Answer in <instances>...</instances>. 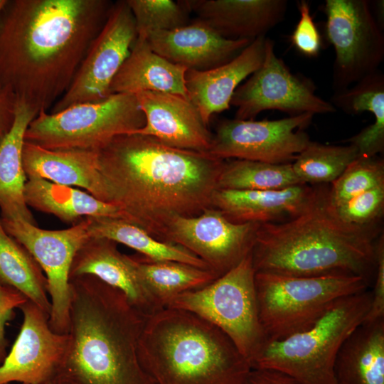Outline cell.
<instances>
[{"label": "cell", "instance_id": "cell-1", "mask_svg": "<svg viewBox=\"0 0 384 384\" xmlns=\"http://www.w3.org/2000/svg\"><path fill=\"white\" fill-rule=\"evenodd\" d=\"M113 3L9 1L0 18V83L38 113L70 87Z\"/></svg>", "mask_w": 384, "mask_h": 384}, {"label": "cell", "instance_id": "cell-2", "mask_svg": "<svg viewBox=\"0 0 384 384\" xmlns=\"http://www.w3.org/2000/svg\"><path fill=\"white\" fill-rule=\"evenodd\" d=\"M97 153L109 203L160 241L174 218L212 208L225 161L139 134L117 136Z\"/></svg>", "mask_w": 384, "mask_h": 384}, {"label": "cell", "instance_id": "cell-3", "mask_svg": "<svg viewBox=\"0 0 384 384\" xmlns=\"http://www.w3.org/2000/svg\"><path fill=\"white\" fill-rule=\"evenodd\" d=\"M69 282V343L55 378L71 384H155L138 353L147 316L95 276Z\"/></svg>", "mask_w": 384, "mask_h": 384}, {"label": "cell", "instance_id": "cell-4", "mask_svg": "<svg viewBox=\"0 0 384 384\" xmlns=\"http://www.w3.org/2000/svg\"><path fill=\"white\" fill-rule=\"evenodd\" d=\"M378 224L342 220L329 198V188H316L306 208L279 223H261L252 251L255 272L297 277L360 276L369 284L375 270Z\"/></svg>", "mask_w": 384, "mask_h": 384}, {"label": "cell", "instance_id": "cell-5", "mask_svg": "<svg viewBox=\"0 0 384 384\" xmlns=\"http://www.w3.org/2000/svg\"><path fill=\"white\" fill-rule=\"evenodd\" d=\"M138 351L155 384H246L252 370L224 332L181 309L147 316Z\"/></svg>", "mask_w": 384, "mask_h": 384}, {"label": "cell", "instance_id": "cell-6", "mask_svg": "<svg viewBox=\"0 0 384 384\" xmlns=\"http://www.w3.org/2000/svg\"><path fill=\"white\" fill-rule=\"evenodd\" d=\"M371 299L368 289L339 299L309 329L267 341L252 361V368L274 370L299 384H336L338 351L363 322Z\"/></svg>", "mask_w": 384, "mask_h": 384}, {"label": "cell", "instance_id": "cell-7", "mask_svg": "<svg viewBox=\"0 0 384 384\" xmlns=\"http://www.w3.org/2000/svg\"><path fill=\"white\" fill-rule=\"evenodd\" d=\"M260 320L267 341L309 329L339 299L367 290L362 277H297L255 272Z\"/></svg>", "mask_w": 384, "mask_h": 384}, {"label": "cell", "instance_id": "cell-8", "mask_svg": "<svg viewBox=\"0 0 384 384\" xmlns=\"http://www.w3.org/2000/svg\"><path fill=\"white\" fill-rule=\"evenodd\" d=\"M144 124L135 95L117 93L58 112L41 110L28 126L24 140L51 150L97 151L114 137L132 134Z\"/></svg>", "mask_w": 384, "mask_h": 384}, {"label": "cell", "instance_id": "cell-9", "mask_svg": "<svg viewBox=\"0 0 384 384\" xmlns=\"http://www.w3.org/2000/svg\"><path fill=\"white\" fill-rule=\"evenodd\" d=\"M255 276L251 252L208 284L173 297L165 308L191 312L215 326L251 365L267 342L259 316Z\"/></svg>", "mask_w": 384, "mask_h": 384}, {"label": "cell", "instance_id": "cell-10", "mask_svg": "<svg viewBox=\"0 0 384 384\" xmlns=\"http://www.w3.org/2000/svg\"><path fill=\"white\" fill-rule=\"evenodd\" d=\"M324 10L337 92L377 72L384 59V36L366 0H326Z\"/></svg>", "mask_w": 384, "mask_h": 384}, {"label": "cell", "instance_id": "cell-11", "mask_svg": "<svg viewBox=\"0 0 384 384\" xmlns=\"http://www.w3.org/2000/svg\"><path fill=\"white\" fill-rule=\"evenodd\" d=\"M314 84L291 73L274 51L273 41L266 38L261 66L234 92L230 105L236 108L235 119H254L265 110H275L290 116L304 113L329 114L336 111L319 97Z\"/></svg>", "mask_w": 384, "mask_h": 384}, {"label": "cell", "instance_id": "cell-12", "mask_svg": "<svg viewBox=\"0 0 384 384\" xmlns=\"http://www.w3.org/2000/svg\"><path fill=\"white\" fill-rule=\"evenodd\" d=\"M313 117L304 113L276 120H221L208 153L223 160L291 164L311 141L303 129Z\"/></svg>", "mask_w": 384, "mask_h": 384}, {"label": "cell", "instance_id": "cell-13", "mask_svg": "<svg viewBox=\"0 0 384 384\" xmlns=\"http://www.w3.org/2000/svg\"><path fill=\"white\" fill-rule=\"evenodd\" d=\"M137 32L126 1L113 3L102 28L91 43L70 87L50 112L110 96L111 82L129 56Z\"/></svg>", "mask_w": 384, "mask_h": 384}, {"label": "cell", "instance_id": "cell-14", "mask_svg": "<svg viewBox=\"0 0 384 384\" xmlns=\"http://www.w3.org/2000/svg\"><path fill=\"white\" fill-rule=\"evenodd\" d=\"M1 220L6 231L27 249L45 273L51 304L50 329L60 334H68L70 271L76 252L90 237L87 218L63 230L42 229L21 220Z\"/></svg>", "mask_w": 384, "mask_h": 384}, {"label": "cell", "instance_id": "cell-15", "mask_svg": "<svg viewBox=\"0 0 384 384\" xmlns=\"http://www.w3.org/2000/svg\"><path fill=\"white\" fill-rule=\"evenodd\" d=\"M260 224L233 223L212 207L197 216L174 218L161 241L186 248L220 277L252 252Z\"/></svg>", "mask_w": 384, "mask_h": 384}, {"label": "cell", "instance_id": "cell-16", "mask_svg": "<svg viewBox=\"0 0 384 384\" xmlns=\"http://www.w3.org/2000/svg\"><path fill=\"white\" fill-rule=\"evenodd\" d=\"M19 309L23 322L0 366V384H42L55 378L67 353L69 335L53 331L49 316L28 300Z\"/></svg>", "mask_w": 384, "mask_h": 384}, {"label": "cell", "instance_id": "cell-17", "mask_svg": "<svg viewBox=\"0 0 384 384\" xmlns=\"http://www.w3.org/2000/svg\"><path fill=\"white\" fill-rule=\"evenodd\" d=\"M135 96L145 124L132 134L154 137L171 147L208 153L213 134L189 99L154 91L140 92Z\"/></svg>", "mask_w": 384, "mask_h": 384}, {"label": "cell", "instance_id": "cell-18", "mask_svg": "<svg viewBox=\"0 0 384 384\" xmlns=\"http://www.w3.org/2000/svg\"><path fill=\"white\" fill-rule=\"evenodd\" d=\"M146 40L155 53L169 61L198 71L230 61L252 41L225 38L198 18L173 30L151 32Z\"/></svg>", "mask_w": 384, "mask_h": 384}, {"label": "cell", "instance_id": "cell-19", "mask_svg": "<svg viewBox=\"0 0 384 384\" xmlns=\"http://www.w3.org/2000/svg\"><path fill=\"white\" fill-rule=\"evenodd\" d=\"M266 38L254 39L238 56L222 65L203 71L187 70L188 97L206 125L213 114L229 109L237 87L261 66Z\"/></svg>", "mask_w": 384, "mask_h": 384}, {"label": "cell", "instance_id": "cell-20", "mask_svg": "<svg viewBox=\"0 0 384 384\" xmlns=\"http://www.w3.org/2000/svg\"><path fill=\"white\" fill-rule=\"evenodd\" d=\"M191 13L223 37L254 39L266 33L284 18L285 0H183Z\"/></svg>", "mask_w": 384, "mask_h": 384}, {"label": "cell", "instance_id": "cell-21", "mask_svg": "<svg viewBox=\"0 0 384 384\" xmlns=\"http://www.w3.org/2000/svg\"><path fill=\"white\" fill-rule=\"evenodd\" d=\"M90 274L122 291L146 316L160 309L142 285L131 255L122 253L114 241L90 236L73 258L70 278Z\"/></svg>", "mask_w": 384, "mask_h": 384}, {"label": "cell", "instance_id": "cell-22", "mask_svg": "<svg viewBox=\"0 0 384 384\" xmlns=\"http://www.w3.org/2000/svg\"><path fill=\"white\" fill-rule=\"evenodd\" d=\"M315 190L307 184L279 190L217 189L212 197V207L235 223H279L301 213Z\"/></svg>", "mask_w": 384, "mask_h": 384}, {"label": "cell", "instance_id": "cell-23", "mask_svg": "<svg viewBox=\"0 0 384 384\" xmlns=\"http://www.w3.org/2000/svg\"><path fill=\"white\" fill-rule=\"evenodd\" d=\"M22 159L27 178H39L60 185L78 186L110 203L99 170L97 151L51 150L24 140Z\"/></svg>", "mask_w": 384, "mask_h": 384}, {"label": "cell", "instance_id": "cell-24", "mask_svg": "<svg viewBox=\"0 0 384 384\" xmlns=\"http://www.w3.org/2000/svg\"><path fill=\"white\" fill-rule=\"evenodd\" d=\"M187 70L155 53L146 39L137 37L129 56L111 82L110 95L154 91L188 99L185 82Z\"/></svg>", "mask_w": 384, "mask_h": 384}, {"label": "cell", "instance_id": "cell-25", "mask_svg": "<svg viewBox=\"0 0 384 384\" xmlns=\"http://www.w3.org/2000/svg\"><path fill=\"white\" fill-rule=\"evenodd\" d=\"M38 112L18 100L16 119L0 144V211L1 218L37 225L24 198L25 174L22 151L24 135Z\"/></svg>", "mask_w": 384, "mask_h": 384}, {"label": "cell", "instance_id": "cell-26", "mask_svg": "<svg viewBox=\"0 0 384 384\" xmlns=\"http://www.w3.org/2000/svg\"><path fill=\"white\" fill-rule=\"evenodd\" d=\"M24 198L28 207L53 215L72 225L87 217L125 220L118 206L100 201L86 191L43 178H27Z\"/></svg>", "mask_w": 384, "mask_h": 384}, {"label": "cell", "instance_id": "cell-27", "mask_svg": "<svg viewBox=\"0 0 384 384\" xmlns=\"http://www.w3.org/2000/svg\"><path fill=\"white\" fill-rule=\"evenodd\" d=\"M336 384H384V319L362 323L346 339L334 364Z\"/></svg>", "mask_w": 384, "mask_h": 384}, {"label": "cell", "instance_id": "cell-28", "mask_svg": "<svg viewBox=\"0 0 384 384\" xmlns=\"http://www.w3.org/2000/svg\"><path fill=\"white\" fill-rule=\"evenodd\" d=\"M139 279L160 309L173 297L203 287L219 277L210 270L188 264L131 255Z\"/></svg>", "mask_w": 384, "mask_h": 384}, {"label": "cell", "instance_id": "cell-29", "mask_svg": "<svg viewBox=\"0 0 384 384\" xmlns=\"http://www.w3.org/2000/svg\"><path fill=\"white\" fill-rule=\"evenodd\" d=\"M43 272L27 249L6 231L0 211V282L18 291L50 316L51 304Z\"/></svg>", "mask_w": 384, "mask_h": 384}, {"label": "cell", "instance_id": "cell-30", "mask_svg": "<svg viewBox=\"0 0 384 384\" xmlns=\"http://www.w3.org/2000/svg\"><path fill=\"white\" fill-rule=\"evenodd\" d=\"M87 219L89 236L112 240L154 260L175 261L210 270L206 262L186 248L160 241L124 219L101 217H87Z\"/></svg>", "mask_w": 384, "mask_h": 384}, {"label": "cell", "instance_id": "cell-31", "mask_svg": "<svg viewBox=\"0 0 384 384\" xmlns=\"http://www.w3.org/2000/svg\"><path fill=\"white\" fill-rule=\"evenodd\" d=\"M302 183L291 164H270L245 159H226L218 189L279 190Z\"/></svg>", "mask_w": 384, "mask_h": 384}, {"label": "cell", "instance_id": "cell-32", "mask_svg": "<svg viewBox=\"0 0 384 384\" xmlns=\"http://www.w3.org/2000/svg\"><path fill=\"white\" fill-rule=\"evenodd\" d=\"M357 157V149L352 144L329 145L310 141L292 166L304 184L332 183Z\"/></svg>", "mask_w": 384, "mask_h": 384}, {"label": "cell", "instance_id": "cell-33", "mask_svg": "<svg viewBox=\"0 0 384 384\" xmlns=\"http://www.w3.org/2000/svg\"><path fill=\"white\" fill-rule=\"evenodd\" d=\"M134 18L137 37L173 30L188 24L191 12L183 0H126Z\"/></svg>", "mask_w": 384, "mask_h": 384}, {"label": "cell", "instance_id": "cell-34", "mask_svg": "<svg viewBox=\"0 0 384 384\" xmlns=\"http://www.w3.org/2000/svg\"><path fill=\"white\" fill-rule=\"evenodd\" d=\"M384 186V162L377 156H358L329 188V198L336 207L370 189Z\"/></svg>", "mask_w": 384, "mask_h": 384}, {"label": "cell", "instance_id": "cell-35", "mask_svg": "<svg viewBox=\"0 0 384 384\" xmlns=\"http://www.w3.org/2000/svg\"><path fill=\"white\" fill-rule=\"evenodd\" d=\"M343 112L358 114L370 112L372 123L384 129V77L378 71L364 78L353 87L335 92L331 102Z\"/></svg>", "mask_w": 384, "mask_h": 384}, {"label": "cell", "instance_id": "cell-36", "mask_svg": "<svg viewBox=\"0 0 384 384\" xmlns=\"http://www.w3.org/2000/svg\"><path fill=\"white\" fill-rule=\"evenodd\" d=\"M334 208L346 223L362 226L378 224L384 211V186L366 191Z\"/></svg>", "mask_w": 384, "mask_h": 384}, {"label": "cell", "instance_id": "cell-37", "mask_svg": "<svg viewBox=\"0 0 384 384\" xmlns=\"http://www.w3.org/2000/svg\"><path fill=\"white\" fill-rule=\"evenodd\" d=\"M300 18L291 36V41L302 54L316 56L321 48V37L310 13L308 2L298 3Z\"/></svg>", "mask_w": 384, "mask_h": 384}, {"label": "cell", "instance_id": "cell-38", "mask_svg": "<svg viewBox=\"0 0 384 384\" xmlns=\"http://www.w3.org/2000/svg\"><path fill=\"white\" fill-rule=\"evenodd\" d=\"M372 299L363 322L384 319V238L380 235L375 245V270Z\"/></svg>", "mask_w": 384, "mask_h": 384}, {"label": "cell", "instance_id": "cell-39", "mask_svg": "<svg viewBox=\"0 0 384 384\" xmlns=\"http://www.w3.org/2000/svg\"><path fill=\"white\" fill-rule=\"evenodd\" d=\"M28 299L16 289L0 282V366L7 355L6 324L15 316L14 310Z\"/></svg>", "mask_w": 384, "mask_h": 384}, {"label": "cell", "instance_id": "cell-40", "mask_svg": "<svg viewBox=\"0 0 384 384\" xmlns=\"http://www.w3.org/2000/svg\"><path fill=\"white\" fill-rule=\"evenodd\" d=\"M18 99L12 90L0 83V144L14 126Z\"/></svg>", "mask_w": 384, "mask_h": 384}, {"label": "cell", "instance_id": "cell-41", "mask_svg": "<svg viewBox=\"0 0 384 384\" xmlns=\"http://www.w3.org/2000/svg\"><path fill=\"white\" fill-rule=\"evenodd\" d=\"M246 384H299L281 372L263 368H252Z\"/></svg>", "mask_w": 384, "mask_h": 384}, {"label": "cell", "instance_id": "cell-42", "mask_svg": "<svg viewBox=\"0 0 384 384\" xmlns=\"http://www.w3.org/2000/svg\"><path fill=\"white\" fill-rule=\"evenodd\" d=\"M42 384H71L65 381H63L57 378H55L52 380H50L48 381H46Z\"/></svg>", "mask_w": 384, "mask_h": 384}, {"label": "cell", "instance_id": "cell-43", "mask_svg": "<svg viewBox=\"0 0 384 384\" xmlns=\"http://www.w3.org/2000/svg\"><path fill=\"white\" fill-rule=\"evenodd\" d=\"M9 1L7 0H0V18L1 16V14L6 8V5L8 4Z\"/></svg>", "mask_w": 384, "mask_h": 384}, {"label": "cell", "instance_id": "cell-44", "mask_svg": "<svg viewBox=\"0 0 384 384\" xmlns=\"http://www.w3.org/2000/svg\"><path fill=\"white\" fill-rule=\"evenodd\" d=\"M9 384H12V383H9Z\"/></svg>", "mask_w": 384, "mask_h": 384}]
</instances>
